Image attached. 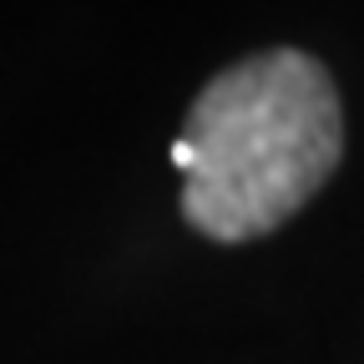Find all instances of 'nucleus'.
Returning <instances> with one entry per match:
<instances>
[{
  "label": "nucleus",
  "mask_w": 364,
  "mask_h": 364,
  "mask_svg": "<svg viewBox=\"0 0 364 364\" xmlns=\"http://www.w3.org/2000/svg\"><path fill=\"white\" fill-rule=\"evenodd\" d=\"M172 167H177L182 177H188V172H193V147H188V142H182V136H177V142H172Z\"/></svg>",
  "instance_id": "obj_2"
},
{
  "label": "nucleus",
  "mask_w": 364,
  "mask_h": 364,
  "mask_svg": "<svg viewBox=\"0 0 364 364\" xmlns=\"http://www.w3.org/2000/svg\"><path fill=\"white\" fill-rule=\"evenodd\" d=\"M182 218L218 243L273 233L329 182L344 122L329 71L304 51H263L218 71L188 112Z\"/></svg>",
  "instance_id": "obj_1"
}]
</instances>
